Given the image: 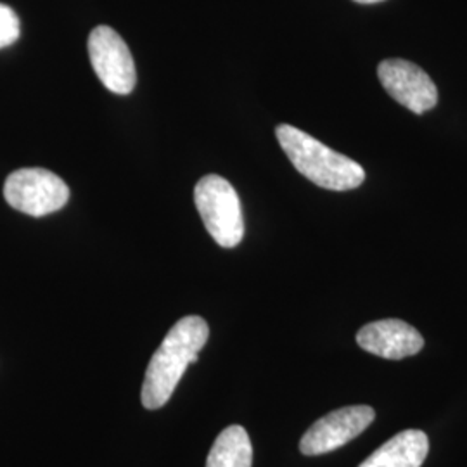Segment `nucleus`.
<instances>
[{
  "label": "nucleus",
  "mask_w": 467,
  "mask_h": 467,
  "mask_svg": "<svg viewBox=\"0 0 467 467\" xmlns=\"http://www.w3.org/2000/svg\"><path fill=\"white\" fill-rule=\"evenodd\" d=\"M275 135L293 167L318 187L351 191L366 181V171L357 161L329 150L300 129L279 125Z\"/></svg>",
  "instance_id": "nucleus-2"
},
{
  "label": "nucleus",
  "mask_w": 467,
  "mask_h": 467,
  "mask_svg": "<svg viewBox=\"0 0 467 467\" xmlns=\"http://www.w3.org/2000/svg\"><path fill=\"white\" fill-rule=\"evenodd\" d=\"M430 451V440L420 430H407L388 440L358 467H420Z\"/></svg>",
  "instance_id": "nucleus-9"
},
{
  "label": "nucleus",
  "mask_w": 467,
  "mask_h": 467,
  "mask_svg": "<svg viewBox=\"0 0 467 467\" xmlns=\"http://www.w3.org/2000/svg\"><path fill=\"white\" fill-rule=\"evenodd\" d=\"M360 348L388 360L412 357L424 347V339L416 327L399 318L370 322L357 334Z\"/></svg>",
  "instance_id": "nucleus-8"
},
{
  "label": "nucleus",
  "mask_w": 467,
  "mask_h": 467,
  "mask_svg": "<svg viewBox=\"0 0 467 467\" xmlns=\"http://www.w3.org/2000/svg\"><path fill=\"white\" fill-rule=\"evenodd\" d=\"M384 90L407 109L422 115L438 102V88L431 77L418 65L405 59H386L378 67Z\"/></svg>",
  "instance_id": "nucleus-7"
},
{
  "label": "nucleus",
  "mask_w": 467,
  "mask_h": 467,
  "mask_svg": "<svg viewBox=\"0 0 467 467\" xmlns=\"http://www.w3.org/2000/svg\"><path fill=\"white\" fill-rule=\"evenodd\" d=\"M21 34V23L16 13L5 5L0 4V49H5L13 46Z\"/></svg>",
  "instance_id": "nucleus-11"
},
{
  "label": "nucleus",
  "mask_w": 467,
  "mask_h": 467,
  "mask_svg": "<svg viewBox=\"0 0 467 467\" xmlns=\"http://www.w3.org/2000/svg\"><path fill=\"white\" fill-rule=\"evenodd\" d=\"M88 57L100 84L118 96H129L137 84V71L129 46L109 26H98L88 35Z\"/></svg>",
  "instance_id": "nucleus-5"
},
{
  "label": "nucleus",
  "mask_w": 467,
  "mask_h": 467,
  "mask_svg": "<svg viewBox=\"0 0 467 467\" xmlns=\"http://www.w3.org/2000/svg\"><path fill=\"white\" fill-rule=\"evenodd\" d=\"M194 202L206 231L222 248H235L244 237L241 201L233 184L220 175L202 177L194 189Z\"/></svg>",
  "instance_id": "nucleus-3"
},
{
  "label": "nucleus",
  "mask_w": 467,
  "mask_h": 467,
  "mask_svg": "<svg viewBox=\"0 0 467 467\" xmlns=\"http://www.w3.org/2000/svg\"><path fill=\"white\" fill-rule=\"evenodd\" d=\"M251 464L253 445L250 434L237 424L218 434L206 461V467H251Z\"/></svg>",
  "instance_id": "nucleus-10"
},
{
  "label": "nucleus",
  "mask_w": 467,
  "mask_h": 467,
  "mask_svg": "<svg viewBox=\"0 0 467 467\" xmlns=\"http://www.w3.org/2000/svg\"><path fill=\"white\" fill-rule=\"evenodd\" d=\"M210 336L204 318L189 316L181 318L168 331L160 348L154 351L142 384V405L150 410L161 409L167 403L187 368L196 364L200 351Z\"/></svg>",
  "instance_id": "nucleus-1"
},
{
  "label": "nucleus",
  "mask_w": 467,
  "mask_h": 467,
  "mask_svg": "<svg viewBox=\"0 0 467 467\" xmlns=\"http://www.w3.org/2000/svg\"><path fill=\"white\" fill-rule=\"evenodd\" d=\"M376 418V412L368 405L343 407L329 412L314 422L303 434L300 451L303 455H322L347 445L353 438L364 433Z\"/></svg>",
  "instance_id": "nucleus-6"
},
{
  "label": "nucleus",
  "mask_w": 467,
  "mask_h": 467,
  "mask_svg": "<svg viewBox=\"0 0 467 467\" xmlns=\"http://www.w3.org/2000/svg\"><path fill=\"white\" fill-rule=\"evenodd\" d=\"M353 2H357V4H379L384 0H353Z\"/></svg>",
  "instance_id": "nucleus-12"
},
{
  "label": "nucleus",
  "mask_w": 467,
  "mask_h": 467,
  "mask_svg": "<svg viewBox=\"0 0 467 467\" xmlns=\"http://www.w3.org/2000/svg\"><path fill=\"white\" fill-rule=\"evenodd\" d=\"M4 198L21 213L44 217L67 206L69 187L49 170L21 168L7 177Z\"/></svg>",
  "instance_id": "nucleus-4"
}]
</instances>
